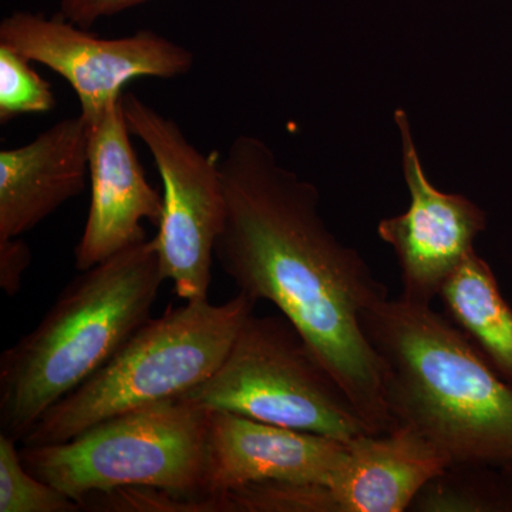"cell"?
<instances>
[{
    "instance_id": "6da1fadb",
    "label": "cell",
    "mask_w": 512,
    "mask_h": 512,
    "mask_svg": "<svg viewBox=\"0 0 512 512\" xmlns=\"http://www.w3.org/2000/svg\"><path fill=\"white\" fill-rule=\"evenodd\" d=\"M224 227L215 259L239 293L274 303L348 393L373 433L392 430L384 366L362 315L387 288L320 214L318 188L268 143L238 136L220 158Z\"/></svg>"
},
{
    "instance_id": "7a4b0ae2",
    "label": "cell",
    "mask_w": 512,
    "mask_h": 512,
    "mask_svg": "<svg viewBox=\"0 0 512 512\" xmlns=\"http://www.w3.org/2000/svg\"><path fill=\"white\" fill-rule=\"evenodd\" d=\"M362 326L384 366L394 423L407 424L453 464L512 466V387L431 305L382 299Z\"/></svg>"
},
{
    "instance_id": "3957f363",
    "label": "cell",
    "mask_w": 512,
    "mask_h": 512,
    "mask_svg": "<svg viewBox=\"0 0 512 512\" xmlns=\"http://www.w3.org/2000/svg\"><path fill=\"white\" fill-rule=\"evenodd\" d=\"M164 281L154 239L80 272L39 325L0 356V433L22 443L151 319Z\"/></svg>"
},
{
    "instance_id": "277c9868",
    "label": "cell",
    "mask_w": 512,
    "mask_h": 512,
    "mask_svg": "<svg viewBox=\"0 0 512 512\" xmlns=\"http://www.w3.org/2000/svg\"><path fill=\"white\" fill-rule=\"evenodd\" d=\"M210 410L181 399L111 417L59 444L20 450L40 480L80 505L93 495L131 490L127 511L175 512L204 494Z\"/></svg>"
},
{
    "instance_id": "5b68a950",
    "label": "cell",
    "mask_w": 512,
    "mask_h": 512,
    "mask_svg": "<svg viewBox=\"0 0 512 512\" xmlns=\"http://www.w3.org/2000/svg\"><path fill=\"white\" fill-rule=\"evenodd\" d=\"M255 302H187L147 320L109 362L50 407L23 446L64 443L111 417L178 399L221 366Z\"/></svg>"
},
{
    "instance_id": "8992f818",
    "label": "cell",
    "mask_w": 512,
    "mask_h": 512,
    "mask_svg": "<svg viewBox=\"0 0 512 512\" xmlns=\"http://www.w3.org/2000/svg\"><path fill=\"white\" fill-rule=\"evenodd\" d=\"M178 399L332 439L373 433L335 376L282 315L252 313L214 375Z\"/></svg>"
},
{
    "instance_id": "52a82bcc",
    "label": "cell",
    "mask_w": 512,
    "mask_h": 512,
    "mask_svg": "<svg viewBox=\"0 0 512 512\" xmlns=\"http://www.w3.org/2000/svg\"><path fill=\"white\" fill-rule=\"evenodd\" d=\"M128 130L143 141L164 187V211L154 239L161 272L175 295L208 301L215 244L227 212L220 158L205 156L170 117L133 92H124Z\"/></svg>"
},
{
    "instance_id": "ba28073f",
    "label": "cell",
    "mask_w": 512,
    "mask_h": 512,
    "mask_svg": "<svg viewBox=\"0 0 512 512\" xmlns=\"http://www.w3.org/2000/svg\"><path fill=\"white\" fill-rule=\"evenodd\" d=\"M0 45L63 77L76 93L80 116L87 123L121 100L124 87L134 79H175L194 66L190 49L153 30L106 39L63 16L46 18L23 10L0 22Z\"/></svg>"
},
{
    "instance_id": "9c48e42d",
    "label": "cell",
    "mask_w": 512,
    "mask_h": 512,
    "mask_svg": "<svg viewBox=\"0 0 512 512\" xmlns=\"http://www.w3.org/2000/svg\"><path fill=\"white\" fill-rule=\"evenodd\" d=\"M394 123L410 205L403 214L380 221L377 235L392 247L399 261L400 298L431 305L447 279L476 251L474 242L487 228V214L470 198L434 187L421 164L407 111H394Z\"/></svg>"
},
{
    "instance_id": "30bf717a",
    "label": "cell",
    "mask_w": 512,
    "mask_h": 512,
    "mask_svg": "<svg viewBox=\"0 0 512 512\" xmlns=\"http://www.w3.org/2000/svg\"><path fill=\"white\" fill-rule=\"evenodd\" d=\"M87 124L92 198L74 248V266L80 272L147 239L141 222L158 227L164 211L163 197L148 183L131 144L123 97Z\"/></svg>"
},
{
    "instance_id": "8fae6325",
    "label": "cell",
    "mask_w": 512,
    "mask_h": 512,
    "mask_svg": "<svg viewBox=\"0 0 512 512\" xmlns=\"http://www.w3.org/2000/svg\"><path fill=\"white\" fill-rule=\"evenodd\" d=\"M350 441L210 410L201 497L249 484H328L345 460Z\"/></svg>"
},
{
    "instance_id": "7c38bea8",
    "label": "cell",
    "mask_w": 512,
    "mask_h": 512,
    "mask_svg": "<svg viewBox=\"0 0 512 512\" xmlns=\"http://www.w3.org/2000/svg\"><path fill=\"white\" fill-rule=\"evenodd\" d=\"M89 177V124L80 114L0 151V241L32 231L79 197Z\"/></svg>"
},
{
    "instance_id": "4fadbf2b",
    "label": "cell",
    "mask_w": 512,
    "mask_h": 512,
    "mask_svg": "<svg viewBox=\"0 0 512 512\" xmlns=\"http://www.w3.org/2000/svg\"><path fill=\"white\" fill-rule=\"evenodd\" d=\"M450 461L419 431L396 424L350 441L345 460L325 484L329 512L409 511L414 498Z\"/></svg>"
},
{
    "instance_id": "5bb4252c",
    "label": "cell",
    "mask_w": 512,
    "mask_h": 512,
    "mask_svg": "<svg viewBox=\"0 0 512 512\" xmlns=\"http://www.w3.org/2000/svg\"><path fill=\"white\" fill-rule=\"evenodd\" d=\"M439 298L448 320L512 387V308L488 262L471 252L447 279Z\"/></svg>"
},
{
    "instance_id": "9a60e30c",
    "label": "cell",
    "mask_w": 512,
    "mask_h": 512,
    "mask_svg": "<svg viewBox=\"0 0 512 512\" xmlns=\"http://www.w3.org/2000/svg\"><path fill=\"white\" fill-rule=\"evenodd\" d=\"M409 511L512 512V466H448L421 488Z\"/></svg>"
},
{
    "instance_id": "2e32d148",
    "label": "cell",
    "mask_w": 512,
    "mask_h": 512,
    "mask_svg": "<svg viewBox=\"0 0 512 512\" xmlns=\"http://www.w3.org/2000/svg\"><path fill=\"white\" fill-rule=\"evenodd\" d=\"M18 441L0 433V512H76L74 498L30 473Z\"/></svg>"
},
{
    "instance_id": "e0dca14e",
    "label": "cell",
    "mask_w": 512,
    "mask_h": 512,
    "mask_svg": "<svg viewBox=\"0 0 512 512\" xmlns=\"http://www.w3.org/2000/svg\"><path fill=\"white\" fill-rule=\"evenodd\" d=\"M30 60L0 45V124L23 114H42L56 109L52 84L33 69Z\"/></svg>"
},
{
    "instance_id": "ac0fdd59",
    "label": "cell",
    "mask_w": 512,
    "mask_h": 512,
    "mask_svg": "<svg viewBox=\"0 0 512 512\" xmlns=\"http://www.w3.org/2000/svg\"><path fill=\"white\" fill-rule=\"evenodd\" d=\"M147 2L150 0H59V15L80 28L90 29L101 19L120 15Z\"/></svg>"
},
{
    "instance_id": "d6986e66",
    "label": "cell",
    "mask_w": 512,
    "mask_h": 512,
    "mask_svg": "<svg viewBox=\"0 0 512 512\" xmlns=\"http://www.w3.org/2000/svg\"><path fill=\"white\" fill-rule=\"evenodd\" d=\"M30 259L32 252L22 238L0 241V286L9 296L20 291L23 272L28 268Z\"/></svg>"
}]
</instances>
